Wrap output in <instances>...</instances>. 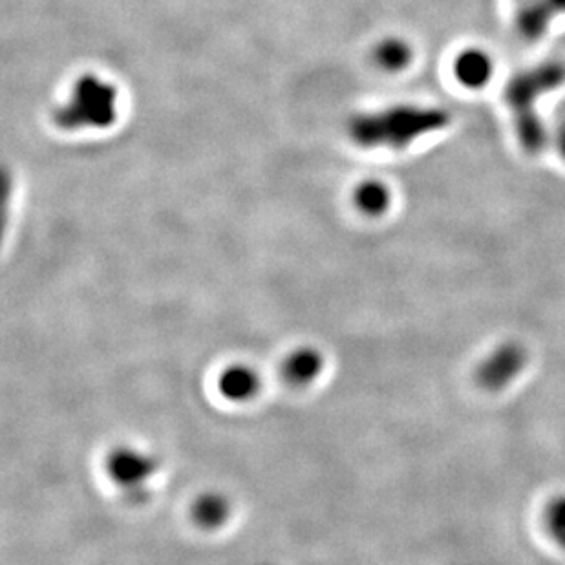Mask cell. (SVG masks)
I'll use <instances>...</instances> for the list:
<instances>
[{"label": "cell", "mask_w": 565, "mask_h": 565, "mask_svg": "<svg viewBox=\"0 0 565 565\" xmlns=\"http://www.w3.org/2000/svg\"><path fill=\"white\" fill-rule=\"evenodd\" d=\"M454 74L459 83L467 88H481L492 77V59L483 50L470 48L458 55L454 63Z\"/></svg>", "instance_id": "obj_6"}, {"label": "cell", "mask_w": 565, "mask_h": 565, "mask_svg": "<svg viewBox=\"0 0 565 565\" xmlns=\"http://www.w3.org/2000/svg\"><path fill=\"white\" fill-rule=\"evenodd\" d=\"M256 379L255 375L251 372H244V370H235L227 375L224 379L225 394L240 399V397H247L251 392H255Z\"/></svg>", "instance_id": "obj_9"}, {"label": "cell", "mask_w": 565, "mask_h": 565, "mask_svg": "<svg viewBox=\"0 0 565 565\" xmlns=\"http://www.w3.org/2000/svg\"><path fill=\"white\" fill-rule=\"evenodd\" d=\"M412 59L410 46L401 39H386L375 48V61L388 72H399Z\"/></svg>", "instance_id": "obj_7"}, {"label": "cell", "mask_w": 565, "mask_h": 565, "mask_svg": "<svg viewBox=\"0 0 565 565\" xmlns=\"http://www.w3.org/2000/svg\"><path fill=\"white\" fill-rule=\"evenodd\" d=\"M355 202L370 216L383 214L390 205V191L381 182H366L355 191Z\"/></svg>", "instance_id": "obj_8"}, {"label": "cell", "mask_w": 565, "mask_h": 565, "mask_svg": "<svg viewBox=\"0 0 565 565\" xmlns=\"http://www.w3.org/2000/svg\"><path fill=\"white\" fill-rule=\"evenodd\" d=\"M448 123L447 114L427 108H392L352 123V136L364 147L403 149L421 134L438 130Z\"/></svg>", "instance_id": "obj_1"}, {"label": "cell", "mask_w": 565, "mask_h": 565, "mask_svg": "<svg viewBox=\"0 0 565 565\" xmlns=\"http://www.w3.org/2000/svg\"><path fill=\"white\" fill-rule=\"evenodd\" d=\"M547 527L556 544L565 547V496L549 507Z\"/></svg>", "instance_id": "obj_10"}, {"label": "cell", "mask_w": 565, "mask_h": 565, "mask_svg": "<svg viewBox=\"0 0 565 565\" xmlns=\"http://www.w3.org/2000/svg\"><path fill=\"white\" fill-rule=\"evenodd\" d=\"M527 363L529 355L520 342H505L481 363L478 379L485 390L502 392L525 372Z\"/></svg>", "instance_id": "obj_4"}, {"label": "cell", "mask_w": 565, "mask_h": 565, "mask_svg": "<svg viewBox=\"0 0 565 565\" xmlns=\"http://www.w3.org/2000/svg\"><path fill=\"white\" fill-rule=\"evenodd\" d=\"M116 107V86L96 75H86L75 83L70 101L59 108L57 123L63 128L108 127L116 121Z\"/></svg>", "instance_id": "obj_3"}, {"label": "cell", "mask_w": 565, "mask_h": 565, "mask_svg": "<svg viewBox=\"0 0 565 565\" xmlns=\"http://www.w3.org/2000/svg\"><path fill=\"white\" fill-rule=\"evenodd\" d=\"M558 13H565V0L525 2L518 15V30L525 39L534 41L544 35L545 30L549 28V22Z\"/></svg>", "instance_id": "obj_5"}, {"label": "cell", "mask_w": 565, "mask_h": 565, "mask_svg": "<svg viewBox=\"0 0 565 565\" xmlns=\"http://www.w3.org/2000/svg\"><path fill=\"white\" fill-rule=\"evenodd\" d=\"M558 145H560V150H562V154H564L565 158V127L560 130V134H558Z\"/></svg>", "instance_id": "obj_12"}, {"label": "cell", "mask_w": 565, "mask_h": 565, "mask_svg": "<svg viewBox=\"0 0 565 565\" xmlns=\"http://www.w3.org/2000/svg\"><path fill=\"white\" fill-rule=\"evenodd\" d=\"M317 361L313 359V355L311 353H304V355H299V357H295L291 364H289V368H291V375L293 377H297V379H308L311 375L315 374V370H317Z\"/></svg>", "instance_id": "obj_11"}, {"label": "cell", "mask_w": 565, "mask_h": 565, "mask_svg": "<svg viewBox=\"0 0 565 565\" xmlns=\"http://www.w3.org/2000/svg\"><path fill=\"white\" fill-rule=\"evenodd\" d=\"M565 79L562 64L549 63L514 77L507 88V103L516 116V130L522 145L531 152L544 147V128L534 112L536 97L544 96Z\"/></svg>", "instance_id": "obj_2"}]
</instances>
